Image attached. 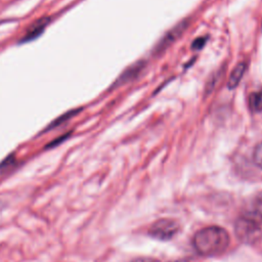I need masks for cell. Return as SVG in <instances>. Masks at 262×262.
Wrapping results in <instances>:
<instances>
[{
  "label": "cell",
  "instance_id": "6da1fadb",
  "mask_svg": "<svg viewBox=\"0 0 262 262\" xmlns=\"http://www.w3.org/2000/svg\"><path fill=\"white\" fill-rule=\"evenodd\" d=\"M195 251L202 256H216L222 254L229 245L228 232L219 226H209L195 232L192 238Z\"/></svg>",
  "mask_w": 262,
  "mask_h": 262
},
{
  "label": "cell",
  "instance_id": "7a4b0ae2",
  "mask_svg": "<svg viewBox=\"0 0 262 262\" xmlns=\"http://www.w3.org/2000/svg\"><path fill=\"white\" fill-rule=\"evenodd\" d=\"M234 231L238 241L252 245L262 237V223L243 213L235 221Z\"/></svg>",
  "mask_w": 262,
  "mask_h": 262
},
{
  "label": "cell",
  "instance_id": "3957f363",
  "mask_svg": "<svg viewBox=\"0 0 262 262\" xmlns=\"http://www.w3.org/2000/svg\"><path fill=\"white\" fill-rule=\"evenodd\" d=\"M179 231V224L173 219H160L149 228V235L160 241H170Z\"/></svg>",
  "mask_w": 262,
  "mask_h": 262
},
{
  "label": "cell",
  "instance_id": "277c9868",
  "mask_svg": "<svg viewBox=\"0 0 262 262\" xmlns=\"http://www.w3.org/2000/svg\"><path fill=\"white\" fill-rule=\"evenodd\" d=\"M188 25V20L187 19H184L183 21L179 23L177 26H175L174 28H172L163 38L162 40L157 44L156 48H155V53L156 54H159L160 52L164 51L167 47H169L186 29Z\"/></svg>",
  "mask_w": 262,
  "mask_h": 262
},
{
  "label": "cell",
  "instance_id": "5b68a950",
  "mask_svg": "<svg viewBox=\"0 0 262 262\" xmlns=\"http://www.w3.org/2000/svg\"><path fill=\"white\" fill-rule=\"evenodd\" d=\"M244 213L262 223V190L256 192L250 199Z\"/></svg>",
  "mask_w": 262,
  "mask_h": 262
},
{
  "label": "cell",
  "instance_id": "8992f818",
  "mask_svg": "<svg viewBox=\"0 0 262 262\" xmlns=\"http://www.w3.org/2000/svg\"><path fill=\"white\" fill-rule=\"evenodd\" d=\"M48 18H40L37 19L27 31V34L24 36L23 41H29L32 40L34 38H36L46 27V25L48 24Z\"/></svg>",
  "mask_w": 262,
  "mask_h": 262
},
{
  "label": "cell",
  "instance_id": "52a82bcc",
  "mask_svg": "<svg viewBox=\"0 0 262 262\" xmlns=\"http://www.w3.org/2000/svg\"><path fill=\"white\" fill-rule=\"evenodd\" d=\"M246 70H247V64L245 62H239L235 66V68L231 72V74L229 76V79H228V87L230 89L235 88L238 85V83L241 82Z\"/></svg>",
  "mask_w": 262,
  "mask_h": 262
},
{
  "label": "cell",
  "instance_id": "ba28073f",
  "mask_svg": "<svg viewBox=\"0 0 262 262\" xmlns=\"http://www.w3.org/2000/svg\"><path fill=\"white\" fill-rule=\"evenodd\" d=\"M249 105L253 112H262V91L251 93L249 97Z\"/></svg>",
  "mask_w": 262,
  "mask_h": 262
},
{
  "label": "cell",
  "instance_id": "9c48e42d",
  "mask_svg": "<svg viewBox=\"0 0 262 262\" xmlns=\"http://www.w3.org/2000/svg\"><path fill=\"white\" fill-rule=\"evenodd\" d=\"M141 68H142V64H141V63H136V64H134L133 67H131L130 69H128V70L121 76L120 80L123 81V82H126V81H128L129 79H132V77H135L136 74L141 70Z\"/></svg>",
  "mask_w": 262,
  "mask_h": 262
},
{
  "label": "cell",
  "instance_id": "30bf717a",
  "mask_svg": "<svg viewBox=\"0 0 262 262\" xmlns=\"http://www.w3.org/2000/svg\"><path fill=\"white\" fill-rule=\"evenodd\" d=\"M253 160H254V163L260 169H262V142H260L259 144L256 145L254 152H253Z\"/></svg>",
  "mask_w": 262,
  "mask_h": 262
},
{
  "label": "cell",
  "instance_id": "8fae6325",
  "mask_svg": "<svg viewBox=\"0 0 262 262\" xmlns=\"http://www.w3.org/2000/svg\"><path fill=\"white\" fill-rule=\"evenodd\" d=\"M206 41H207V38L200 37V38H198V39H195L193 41V43L191 44V48H193V49H201L205 45Z\"/></svg>",
  "mask_w": 262,
  "mask_h": 262
},
{
  "label": "cell",
  "instance_id": "7c38bea8",
  "mask_svg": "<svg viewBox=\"0 0 262 262\" xmlns=\"http://www.w3.org/2000/svg\"><path fill=\"white\" fill-rule=\"evenodd\" d=\"M131 262H160V261L155 258H151V257H138V258L132 260Z\"/></svg>",
  "mask_w": 262,
  "mask_h": 262
},
{
  "label": "cell",
  "instance_id": "4fadbf2b",
  "mask_svg": "<svg viewBox=\"0 0 262 262\" xmlns=\"http://www.w3.org/2000/svg\"><path fill=\"white\" fill-rule=\"evenodd\" d=\"M12 161H13V159H12L11 157H9V158H7L5 161H3V162L0 164V173H2L3 169L8 168V167L12 164Z\"/></svg>",
  "mask_w": 262,
  "mask_h": 262
},
{
  "label": "cell",
  "instance_id": "5bb4252c",
  "mask_svg": "<svg viewBox=\"0 0 262 262\" xmlns=\"http://www.w3.org/2000/svg\"><path fill=\"white\" fill-rule=\"evenodd\" d=\"M173 262H187L185 260H177V261H173Z\"/></svg>",
  "mask_w": 262,
  "mask_h": 262
}]
</instances>
